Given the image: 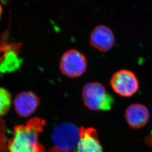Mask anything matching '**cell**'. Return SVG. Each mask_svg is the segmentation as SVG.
Segmentation results:
<instances>
[{"label": "cell", "mask_w": 152, "mask_h": 152, "mask_svg": "<svg viewBox=\"0 0 152 152\" xmlns=\"http://www.w3.org/2000/svg\"><path fill=\"white\" fill-rule=\"evenodd\" d=\"M45 125V120L36 117L15 126L13 137L7 142V152H46L39 141Z\"/></svg>", "instance_id": "cell-1"}, {"label": "cell", "mask_w": 152, "mask_h": 152, "mask_svg": "<svg viewBox=\"0 0 152 152\" xmlns=\"http://www.w3.org/2000/svg\"><path fill=\"white\" fill-rule=\"evenodd\" d=\"M80 128L72 123H62L52 134V146L48 152H72L77 146Z\"/></svg>", "instance_id": "cell-2"}, {"label": "cell", "mask_w": 152, "mask_h": 152, "mask_svg": "<svg viewBox=\"0 0 152 152\" xmlns=\"http://www.w3.org/2000/svg\"><path fill=\"white\" fill-rule=\"evenodd\" d=\"M82 98L85 105L93 111H109L112 108L114 100L104 86L98 82H91L84 86Z\"/></svg>", "instance_id": "cell-3"}, {"label": "cell", "mask_w": 152, "mask_h": 152, "mask_svg": "<svg viewBox=\"0 0 152 152\" xmlns=\"http://www.w3.org/2000/svg\"><path fill=\"white\" fill-rule=\"evenodd\" d=\"M86 57L78 50L72 49L64 53L60 62L62 73L68 77H77L82 76L87 69Z\"/></svg>", "instance_id": "cell-4"}, {"label": "cell", "mask_w": 152, "mask_h": 152, "mask_svg": "<svg viewBox=\"0 0 152 152\" xmlns=\"http://www.w3.org/2000/svg\"><path fill=\"white\" fill-rule=\"evenodd\" d=\"M111 86L120 96L129 97L134 94L139 89V82L135 74L128 70H120L111 78Z\"/></svg>", "instance_id": "cell-5"}, {"label": "cell", "mask_w": 152, "mask_h": 152, "mask_svg": "<svg viewBox=\"0 0 152 152\" xmlns=\"http://www.w3.org/2000/svg\"><path fill=\"white\" fill-rule=\"evenodd\" d=\"M19 44L10 43L2 38L0 40V72L11 73L20 67L22 60L19 56Z\"/></svg>", "instance_id": "cell-6"}, {"label": "cell", "mask_w": 152, "mask_h": 152, "mask_svg": "<svg viewBox=\"0 0 152 152\" xmlns=\"http://www.w3.org/2000/svg\"><path fill=\"white\" fill-rule=\"evenodd\" d=\"M115 42L113 32L104 25L96 26L91 33L90 45L99 52H108L113 47Z\"/></svg>", "instance_id": "cell-7"}, {"label": "cell", "mask_w": 152, "mask_h": 152, "mask_svg": "<svg viewBox=\"0 0 152 152\" xmlns=\"http://www.w3.org/2000/svg\"><path fill=\"white\" fill-rule=\"evenodd\" d=\"M13 103L17 114L26 118L36 111L39 104V100L33 92H22L16 95Z\"/></svg>", "instance_id": "cell-8"}, {"label": "cell", "mask_w": 152, "mask_h": 152, "mask_svg": "<svg viewBox=\"0 0 152 152\" xmlns=\"http://www.w3.org/2000/svg\"><path fill=\"white\" fill-rule=\"evenodd\" d=\"M77 149V152H103L96 129L81 127Z\"/></svg>", "instance_id": "cell-9"}, {"label": "cell", "mask_w": 152, "mask_h": 152, "mask_svg": "<svg viewBox=\"0 0 152 152\" xmlns=\"http://www.w3.org/2000/svg\"><path fill=\"white\" fill-rule=\"evenodd\" d=\"M126 120L129 127L139 129L145 126L150 118L148 108L141 104L129 105L126 110Z\"/></svg>", "instance_id": "cell-10"}, {"label": "cell", "mask_w": 152, "mask_h": 152, "mask_svg": "<svg viewBox=\"0 0 152 152\" xmlns=\"http://www.w3.org/2000/svg\"><path fill=\"white\" fill-rule=\"evenodd\" d=\"M12 103V96L9 91L0 87V117L9 112Z\"/></svg>", "instance_id": "cell-11"}, {"label": "cell", "mask_w": 152, "mask_h": 152, "mask_svg": "<svg viewBox=\"0 0 152 152\" xmlns=\"http://www.w3.org/2000/svg\"><path fill=\"white\" fill-rule=\"evenodd\" d=\"M7 145L4 124L0 119V152H7Z\"/></svg>", "instance_id": "cell-12"}, {"label": "cell", "mask_w": 152, "mask_h": 152, "mask_svg": "<svg viewBox=\"0 0 152 152\" xmlns=\"http://www.w3.org/2000/svg\"><path fill=\"white\" fill-rule=\"evenodd\" d=\"M145 143L148 147L152 148V131L145 137Z\"/></svg>", "instance_id": "cell-13"}, {"label": "cell", "mask_w": 152, "mask_h": 152, "mask_svg": "<svg viewBox=\"0 0 152 152\" xmlns=\"http://www.w3.org/2000/svg\"><path fill=\"white\" fill-rule=\"evenodd\" d=\"M2 10H3V9H2V7H1V5L0 4V18L1 17V13H2Z\"/></svg>", "instance_id": "cell-14"}, {"label": "cell", "mask_w": 152, "mask_h": 152, "mask_svg": "<svg viewBox=\"0 0 152 152\" xmlns=\"http://www.w3.org/2000/svg\"><path fill=\"white\" fill-rule=\"evenodd\" d=\"M151 123H152V106L151 107Z\"/></svg>", "instance_id": "cell-15"}, {"label": "cell", "mask_w": 152, "mask_h": 152, "mask_svg": "<svg viewBox=\"0 0 152 152\" xmlns=\"http://www.w3.org/2000/svg\"><path fill=\"white\" fill-rule=\"evenodd\" d=\"M0 1H3V0H0Z\"/></svg>", "instance_id": "cell-16"}]
</instances>
